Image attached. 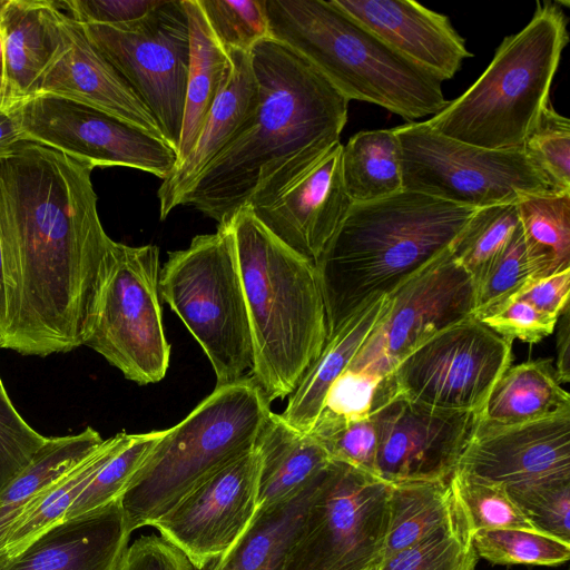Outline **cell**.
<instances>
[{
  "label": "cell",
  "mask_w": 570,
  "mask_h": 570,
  "mask_svg": "<svg viewBox=\"0 0 570 570\" xmlns=\"http://www.w3.org/2000/svg\"><path fill=\"white\" fill-rule=\"evenodd\" d=\"M558 335H557V364L556 375L559 383H569L570 381V315L567 306L561 315Z\"/></svg>",
  "instance_id": "cell-50"
},
{
  "label": "cell",
  "mask_w": 570,
  "mask_h": 570,
  "mask_svg": "<svg viewBox=\"0 0 570 570\" xmlns=\"http://www.w3.org/2000/svg\"><path fill=\"white\" fill-rule=\"evenodd\" d=\"M163 434L164 430L120 432L118 444L76 498L65 519L91 512L121 499Z\"/></svg>",
  "instance_id": "cell-34"
},
{
  "label": "cell",
  "mask_w": 570,
  "mask_h": 570,
  "mask_svg": "<svg viewBox=\"0 0 570 570\" xmlns=\"http://www.w3.org/2000/svg\"><path fill=\"white\" fill-rule=\"evenodd\" d=\"M92 169L32 141L0 158V350L45 357L89 337L117 245L98 215Z\"/></svg>",
  "instance_id": "cell-1"
},
{
  "label": "cell",
  "mask_w": 570,
  "mask_h": 570,
  "mask_svg": "<svg viewBox=\"0 0 570 570\" xmlns=\"http://www.w3.org/2000/svg\"><path fill=\"white\" fill-rule=\"evenodd\" d=\"M118 570H196L189 559L161 535H142L128 546Z\"/></svg>",
  "instance_id": "cell-48"
},
{
  "label": "cell",
  "mask_w": 570,
  "mask_h": 570,
  "mask_svg": "<svg viewBox=\"0 0 570 570\" xmlns=\"http://www.w3.org/2000/svg\"><path fill=\"white\" fill-rule=\"evenodd\" d=\"M61 29L62 45L42 75L37 94H52L98 108L164 139L155 117L94 46L82 24L61 11Z\"/></svg>",
  "instance_id": "cell-21"
},
{
  "label": "cell",
  "mask_w": 570,
  "mask_h": 570,
  "mask_svg": "<svg viewBox=\"0 0 570 570\" xmlns=\"http://www.w3.org/2000/svg\"><path fill=\"white\" fill-rule=\"evenodd\" d=\"M455 469L507 488L570 480V410L514 425L476 421Z\"/></svg>",
  "instance_id": "cell-19"
},
{
  "label": "cell",
  "mask_w": 570,
  "mask_h": 570,
  "mask_svg": "<svg viewBox=\"0 0 570 570\" xmlns=\"http://www.w3.org/2000/svg\"><path fill=\"white\" fill-rule=\"evenodd\" d=\"M249 375L216 386L164 434L120 502L129 530L151 525L208 475L255 446L272 412Z\"/></svg>",
  "instance_id": "cell-7"
},
{
  "label": "cell",
  "mask_w": 570,
  "mask_h": 570,
  "mask_svg": "<svg viewBox=\"0 0 570 570\" xmlns=\"http://www.w3.org/2000/svg\"><path fill=\"white\" fill-rule=\"evenodd\" d=\"M28 141L96 166H124L165 180L178 163L176 149L98 108L52 94H36L10 107Z\"/></svg>",
  "instance_id": "cell-14"
},
{
  "label": "cell",
  "mask_w": 570,
  "mask_h": 570,
  "mask_svg": "<svg viewBox=\"0 0 570 570\" xmlns=\"http://www.w3.org/2000/svg\"><path fill=\"white\" fill-rule=\"evenodd\" d=\"M390 297V308L347 370L389 375L419 345L474 314L475 284L449 249Z\"/></svg>",
  "instance_id": "cell-15"
},
{
  "label": "cell",
  "mask_w": 570,
  "mask_h": 570,
  "mask_svg": "<svg viewBox=\"0 0 570 570\" xmlns=\"http://www.w3.org/2000/svg\"><path fill=\"white\" fill-rule=\"evenodd\" d=\"M342 176L353 203H368L403 190L400 146L392 129L360 131L342 148Z\"/></svg>",
  "instance_id": "cell-30"
},
{
  "label": "cell",
  "mask_w": 570,
  "mask_h": 570,
  "mask_svg": "<svg viewBox=\"0 0 570 570\" xmlns=\"http://www.w3.org/2000/svg\"><path fill=\"white\" fill-rule=\"evenodd\" d=\"M80 24L121 26L137 21L156 8L159 0H66L58 1Z\"/></svg>",
  "instance_id": "cell-47"
},
{
  "label": "cell",
  "mask_w": 570,
  "mask_h": 570,
  "mask_svg": "<svg viewBox=\"0 0 570 570\" xmlns=\"http://www.w3.org/2000/svg\"><path fill=\"white\" fill-rule=\"evenodd\" d=\"M558 2H537L529 23L507 36L476 81L425 122L438 132L487 149L522 148L549 105L568 43Z\"/></svg>",
  "instance_id": "cell-6"
},
{
  "label": "cell",
  "mask_w": 570,
  "mask_h": 570,
  "mask_svg": "<svg viewBox=\"0 0 570 570\" xmlns=\"http://www.w3.org/2000/svg\"><path fill=\"white\" fill-rule=\"evenodd\" d=\"M159 272L157 246L117 243L97 317L85 343L139 385L161 381L169 366Z\"/></svg>",
  "instance_id": "cell-11"
},
{
  "label": "cell",
  "mask_w": 570,
  "mask_h": 570,
  "mask_svg": "<svg viewBox=\"0 0 570 570\" xmlns=\"http://www.w3.org/2000/svg\"><path fill=\"white\" fill-rule=\"evenodd\" d=\"M47 440L16 410L0 376V489L32 460Z\"/></svg>",
  "instance_id": "cell-44"
},
{
  "label": "cell",
  "mask_w": 570,
  "mask_h": 570,
  "mask_svg": "<svg viewBox=\"0 0 570 570\" xmlns=\"http://www.w3.org/2000/svg\"><path fill=\"white\" fill-rule=\"evenodd\" d=\"M317 481L287 502L257 510L239 542L208 570H264L274 560L284 558Z\"/></svg>",
  "instance_id": "cell-32"
},
{
  "label": "cell",
  "mask_w": 570,
  "mask_h": 570,
  "mask_svg": "<svg viewBox=\"0 0 570 570\" xmlns=\"http://www.w3.org/2000/svg\"><path fill=\"white\" fill-rule=\"evenodd\" d=\"M271 38L311 63L342 96L412 121L443 110L441 81L389 48L332 0H266Z\"/></svg>",
  "instance_id": "cell-5"
},
{
  "label": "cell",
  "mask_w": 570,
  "mask_h": 570,
  "mask_svg": "<svg viewBox=\"0 0 570 570\" xmlns=\"http://www.w3.org/2000/svg\"><path fill=\"white\" fill-rule=\"evenodd\" d=\"M258 509L287 502L311 488L331 464L323 445L311 434L271 412L258 434Z\"/></svg>",
  "instance_id": "cell-25"
},
{
  "label": "cell",
  "mask_w": 570,
  "mask_h": 570,
  "mask_svg": "<svg viewBox=\"0 0 570 570\" xmlns=\"http://www.w3.org/2000/svg\"><path fill=\"white\" fill-rule=\"evenodd\" d=\"M181 4L188 20L189 65L177 165L195 146L210 108L233 69L232 59L212 31L199 0H181Z\"/></svg>",
  "instance_id": "cell-27"
},
{
  "label": "cell",
  "mask_w": 570,
  "mask_h": 570,
  "mask_svg": "<svg viewBox=\"0 0 570 570\" xmlns=\"http://www.w3.org/2000/svg\"><path fill=\"white\" fill-rule=\"evenodd\" d=\"M309 433L323 445L331 461L377 478L379 435L371 414L354 421L316 423Z\"/></svg>",
  "instance_id": "cell-42"
},
{
  "label": "cell",
  "mask_w": 570,
  "mask_h": 570,
  "mask_svg": "<svg viewBox=\"0 0 570 570\" xmlns=\"http://www.w3.org/2000/svg\"><path fill=\"white\" fill-rule=\"evenodd\" d=\"M390 487L332 461L313 490L281 570H374L383 557Z\"/></svg>",
  "instance_id": "cell-10"
},
{
  "label": "cell",
  "mask_w": 570,
  "mask_h": 570,
  "mask_svg": "<svg viewBox=\"0 0 570 570\" xmlns=\"http://www.w3.org/2000/svg\"><path fill=\"white\" fill-rule=\"evenodd\" d=\"M511 347L471 315L419 345L387 376L394 391L414 403L478 415L510 366Z\"/></svg>",
  "instance_id": "cell-13"
},
{
  "label": "cell",
  "mask_w": 570,
  "mask_h": 570,
  "mask_svg": "<svg viewBox=\"0 0 570 570\" xmlns=\"http://www.w3.org/2000/svg\"><path fill=\"white\" fill-rule=\"evenodd\" d=\"M507 491L540 532L570 542V480L509 487Z\"/></svg>",
  "instance_id": "cell-43"
},
{
  "label": "cell",
  "mask_w": 570,
  "mask_h": 570,
  "mask_svg": "<svg viewBox=\"0 0 570 570\" xmlns=\"http://www.w3.org/2000/svg\"><path fill=\"white\" fill-rule=\"evenodd\" d=\"M501 337L538 343L552 334L559 318L551 317L520 298L511 297L479 318Z\"/></svg>",
  "instance_id": "cell-46"
},
{
  "label": "cell",
  "mask_w": 570,
  "mask_h": 570,
  "mask_svg": "<svg viewBox=\"0 0 570 570\" xmlns=\"http://www.w3.org/2000/svg\"><path fill=\"white\" fill-rule=\"evenodd\" d=\"M472 540L478 557L491 564L557 567L570 559V542L539 531L478 530Z\"/></svg>",
  "instance_id": "cell-37"
},
{
  "label": "cell",
  "mask_w": 570,
  "mask_h": 570,
  "mask_svg": "<svg viewBox=\"0 0 570 570\" xmlns=\"http://www.w3.org/2000/svg\"><path fill=\"white\" fill-rule=\"evenodd\" d=\"M473 533L459 501L458 511L446 524L383 560L374 570H475L479 557Z\"/></svg>",
  "instance_id": "cell-35"
},
{
  "label": "cell",
  "mask_w": 570,
  "mask_h": 570,
  "mask_svg": "<svg viewBox=\"0 0 570 570\" xmlns=\"http://www.w3.org/2000/svg\"><path fill=\"white\" fill-rule=\"evenodd\" d=\"M8 108L33 96L62 45L61 10L48 0H0Z\"/></svg>",
  "instance_id": "cell-24"
},
{
  "label": "cell",
  "mask_w": 570,
  "mask_h": 570,
  "mask_svg": "<svg viewBox=\"0 0 570 570\" xmlns=\"http://www.w3.org/2000/svg\"><path fill=\"white\" fill-rule=\"evenodd\" d=\"M341 142L320 159L253 193L244 207L278 240L316 263L347 215Z\"/></svg>",
  "instance_id": "cell-18"
},
{
  "label": "cell",
  "mask_w": 570,
  "mask_h": 570,
  "mask_svg": "<svg viewBox=\"0 0 570 570\" xmlns=\"http://www.w3.org/2000/svg\"><path fill=\"white\" fill-rule=\"evenodd\" d=\"M88 38L155 117L176 151L189 65L188 20L181 0L164 1L141 19L82 24Z\"/></svg>",
  "instance_id": "cell-12"
},
{
  "label": "cell",
  "mask_w": 570,
  "mask_h": 570,
  "mask_svg": "<svg viewBox=\"0 0 570 570\" xmlns=\"http://www.w3.org/2000/svg\"><path fill=\"white\" fill-rule=\"evenodd\" d=\"M393 130L400 146L403 190L476 209L513 204L527 195L562 193L523 147L469 145L438 132L425 121Z\"/></svg>",
  "instance_id": "cell-9"
},
{
  "label": "cell",
  "mask_w": 570,
  "mask_h": 570,
  "mask_svg": "<svg viewBox=\"0 0 570 570\" xmlns=\"http://www.w3.org/2000/svg\"><path fill=\"white\" fill-rule=\"evenodd\" d=\"M226 51L232 59V75L213 104L189 155L163 180L157 191L161 220L181 205L183 198L206 167L248 128L255 118L259 90L250 51Z\"/></svg>",
  "instance_id": "cell-23"
},
{
  "label": "cell",
  "mask_w": 570,
  "mask_h": 570,
  "mask_svg": "<svg viewBox=\"0 0 570 570\" xmlns=\"http://www.w3.org/2000/svg\"><path fill=\"white\" fill-rule=\"evenodd\" d=\"M569 292L570 268L532 281L512 297L525 301L538 311L559 318L569 306Z\"/></svg>",
  "instance_id": "cell-49"
},
{
  "label": "cell",
  "mask_w": 570,
  "mask_h": 570,
  "mask_svg": "<svg viewBox=\"0 0 570 570\" xmlns=\"http://www.w3.org/2000/svg\"><path fill=\"white\" fill-rule=\"evenodd\" d=\"M475 210L409 190L353 203L314 264L327 337L449 250Z\"/></svg>",
  "instance_id": "cell-3"
},
{
  "label": "cell",
  "mask_w": 570,
  "mask_h": 570,
  "mask_svg": "<svg viewBox=\"0 0 570 570\" xmlns=\"http://www.w3.org/2000/svg\"><path fill=\"white\" fill-rule=\"evenodd\" d=\"M102 441L91 426L76 434L48 438L32 460L0 489V533L35 497L82 461Z\"/></svg>",
  "instance_id": "cell-31"
},
{
  "label": "cell",
  "mask_w": 570,
  "mask_h": 570,
  "mask_svg": "<svg viewBox=\"0 0 570 570\" xmlns=\"http://www.w3.org/2000/svg\"><path fill=\"white\" fill-rule=\"evenodd\" d=\"M247 306L253 366L267 400H283L327 340L315 265L272 235L246 207L228 222Z\"/></svg>",
  "instance_id": "cell-4"
},
{
  "label": "cell",
  "mask_w": 570,
  "mask_h": 570,
  "mask_svg": "<svg viewBox=\"0 0 570 570\" xmlns=\"http://www.w3.org/2000/svg\"><path fill=\"white\" fill-rule=\"evenodd\" d=\"M515 205L539 278L570 268V191L527 195Z\"/></svg>",
  "instance_id": "cell-33"
},
{
  "label": "cell",
  "mask_w": 570,
  "mask_h": 570,
  "mask_svg": "<svg viewBox=\"0 0 570 570\" xmlns=\"http://www.w3.org/2000/svg\"><path fill=\"white\" fill-rule=\"evenodd\" d=\"M371 415L379 435L377 478L392 484L448 480L478 415L425 407L381 382Z\"/></svg>",
  "instance_id": "cell-17"
},
{
  "label": "cell",
  "mask_w": 570,
  "mask_h": 570,
  "mask_svg": "<svg viewBox=\"0 0 570 570\" xmlns=\"http://www.w3.org/2000/svg\"><path fill=\"white\" fill-rule=\"evenodd\" d=\"M570 410V395L549 360L509 366L478 414L485 425H514Z\"/></svg>",
  "instance_id": "cell-28"
},
{
  "label": "cell",
  "mask_w": 570,
  "mask_h": 570,
  "mask_svg": "<svg viewBox=\"0 0 570 570\" xmlns=\"http://www.w3.org/2000/svg\"><path fill=\"white\" fill-rule=\"evenodd\" d=\"M259 90L252 125L200 174L183 198L220 224L267 179L304 168L340 142L348 100L298 53L268 38L250 50Z\"/></svg>",
  "instance_id": "cell-2"
},
{
  "label": "cell",
  "mask_w": 570,
  "mask_h": 570,
  "mask_svg": "<svg viewBox=\"0 0 570 570\" xmlns=\"http://www.w3.org/2000/svg\"><path fill=\"white\" fill-rule=\"evenodd\" d=\"M158 291L203 348L216 386L246 375L253 366V343L228 223L195 236L185 249L169 252Z\"/></svg>",
  "instance_id": "cell-8"
},
{
  "label": "cell",
  "mask_w": 570,
  "mask_h": 570,
  "mask_svg": "<svg viewBox=\"0 0 570 570\" xmlns=\"http://www.w3.org/2000/svg\"><path fill=\"white\" fill-rule=\"evenodd\" d=\"M391 306L390 295L371 303L331 334L306 370L281 416L294 429L309 433L332 384L346 370Z\"/></svg>",
  "instance_id": "cell-26"
},
{
  "label": "cell",
  "mask_w": 570,
  "mask_h": 570,
  "mask_svg": "<svg viewBox=\"0 0 570 570\" xmlns=\"http://www.w3.org/2000/svg\"><path fill=\"white\" fill-rule=\"evenodd\" d=\"M383 379L346 368L328 390L315 424L354 421L368 416Z\"/></svg>",
  "instance_id": "cell-45"
},
{
  "label": "cell",
  "mask_w": 570,
  "mask_h": 570,
  "mask_svg": "<svg viewBox=\"0 0 570 570\" xmlns=\"http://www.w3.org/2000/svg\"><path fill=\"white\" fill-rule=\"evenodd\" d=\"M538 278L539 273L528 255L519 222L509 243L474 283L473 315L481 318L491 313Z\"/></svg>",
  "instance_id": "cell-39"
},
{
  "label": "cell",
  "mask_w": 570,
  "mask_h": 570,
  "mask_svg": "<svg viewBox=\"0 0 570 570\" xmlns=\"http://www.w3.org/2000/svg\"><path fill=\"white\" fill-rule=\"evenodd\" d=\"M0 78L3 79V50H2L1 37H0Z\"/></svg>",
  "instance_id": "cell-55"
},
{
  "label": "cell",
  "mask_w": 570,
  "mask_h": 570,
  "mask_svg": "<svg viewBox=\"0 0 570 570\" xmlns=\"http://www.w3.org/2000/svg\"><path fill=\"white\" fill-rule=\"evenodd\" d=\"M283 562V558L274 560L269 566H267L264 570H281Z\"/></svg>",
  "instance_id": "cell-54"
},
{
  "label": "cell",
  "mask_w": 570,
  "mask_h": 570,
  "mask_svg": "<svg viewBox=\"0 0 570 570\" xmlns=\"http://www.w3.org/2000/svg\"><path fill=\"white\" fill-rule=\"evenodd\" d=\"M523 148L559 191H570V121L567 117L549 104Z\"/></svg>",
  "instance_id": "cell-41"
},
{
  "label": "cell",
  "mask_w": 570,
  "mask_h": 570,
  "mask_svg": "<svg viewBox=\"0 0 570 570\" xmlns=\"http://www.w3.org/2000/svg\"><path fill=\"white\" fill-rule=\"evenodd\" d=\"M28 141L11 108H0V158Z\"/></svg>",
  "instance_id": "cell-51"
},
{
  "label": "cell",
  "mask_w": 570,
  "mask_h": 570,
  "mask_svg": "<svg viewBox=\"0 0 570 570\" xmlns=\"http://www.w3.org/2000/svg\"><path fill=\"white\" fill-rule=\"evenodd\" d=\"M407 61L439 81L472 57L450 19L413 0H332Z\"/></svg>",
  "instance_id": "cell-20"
},
{
  "label": "cell",
  "mask_w": 570,
  "mask_h": 570,
  "mask_svg": "<svg viewBox=\"0 0 570 570\" xmlns=\"http://www.w3.org/2000/svg\"><path fill=\"white\" fill-rule=\"evenodd\" d=\"M4 303V285H3V271H2V258H1V247H0V316L3 309Z\"/></svg>",
  "instance_id": "cell-52"
},
{
  "label": "cell",
  "mask_w": 570,
  "mask_h": 570,
  "mask_svg": "<svg viewBox=\"0 0 570 570\" xmlns=\"http://www.w3.org/2000/svg\"><path fill=\"white\" fill-rule=\"evenodd\" d=\"M519 225L515 203L478 208L450 246L474 283L509 243Z\"/></svg>",
  "instance_id": "cell-36"
},
{
  "label": "cell",
  "mask_w": 570,
  "mask_h": 570,
  "mask_svg": "<svg viewBox=\"0 0 570 570\" xmlns=\"http://www.w3.org/2000/svg\"><path fill=\"white\" fill-rule=\"evenodd\" d=\"M450 482L473 532L494 529L539 531L511 499L505 485L456 469Z\"/></svg>",
  "instance_id": "cell-38"
},
{
  "label": "cell",
  "mask_w": 570,
  "mask_h": 570,
  "mask_svg": "<svg viewBox=\"0 0 570 570\" xmlns=\"http://www.w3.org/2000/svg\"><path fill=\"white\" fill-rule=\"evenodd\" d=\"M130 534L119 499L56 523L0 570H118Z\"/></svg>",
  "instance_id": "cell-22"
},
{
  "label": "cell",
  "mask_w": 570,
  "mask_h": 570,
  "mask_svg": "<svg viewBox=\"0 0 570 570\" xmlns=\"http://www.w3.org/2000/svg\"><path fill=\"white\" fill-rule=\"evenodd\" d=\"M215 37L226 50L249 52L271 38L266 0H199Z\"/></svg>",
  "instance_id": "cell-40"
},
{
  "label": "cell",
  "mask_w": 570,
  "mask_h": 570,
  "mask_svg": "<svg viewBox=\"0 0 570 570\" xmlns=\"http://www.w3.org/2000/svg\"><path fill=\"white\" fill-rule=\"evenodd\" d=\"M458 508L450 479L392 483L382 561L438 531Z\"/></svg>",
  "instance_id": "cell-29"
},
{
  "label": "cell",
  "mask_w": 570,
  "mask_h": 570,
  "mask_svg": "<svg viewBox=\"0 0 570 570\" xmlns=\"http://www.w3.org/2000/svg\"><path fill=\"white\" fill-rule=\"evenodd\" d=\"M0 108H8L3 79L0 78Z\"/></svg>",
  "instance_id": "cell-53"
},
{
  "label": "cell",
  "mask_w": 570,
  "mask_h": 570,
  "mask_svg": "<svg viewBox=\"0 0 570 570\" xmlns=\"http://www.w3.org/2000/svg\"><path fill=\"white\" fill-rule=\"evenodd\" d=\"M259 455L254 446L218 469L151 523L196 570L229 552L258 509Z\"/></svg>",
  "instance_id": "cell-16"
}]
</instances>
